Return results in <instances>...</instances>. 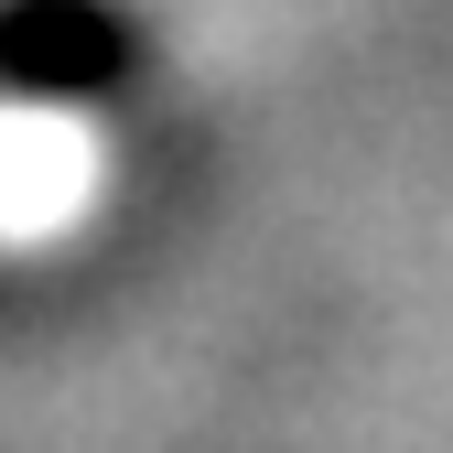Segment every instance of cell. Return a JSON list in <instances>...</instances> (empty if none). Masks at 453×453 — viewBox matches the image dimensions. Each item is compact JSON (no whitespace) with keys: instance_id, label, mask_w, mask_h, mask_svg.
I'll return each instance as SVG.
<instances>
[{"instance_id":"6da1fadb","label":"cell","mask_w":453,"mask_h":453,"mask_svg":"<svg viewBox=\"0 0 453 453\" xmlns=\"http://www.w3.org/2000/svg\"><path fill=\"white\" fill-rule=\"evenodd\" d=\"M130 65H141V33L108 12V0H12V12H0V76H22V87L108 97Z\"/></svg>"}]
</instances>
